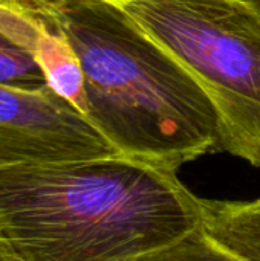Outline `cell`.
<instances>
[{
  "mask_svg": "<svg viewBox=\"0 0 260 261\" xmlns=\"http://www.w3.org/2000/svg\"><path fill=\"white\" fill-rule=\"evenodd\" d=\"M0 217L23 261H133L202 226L175 170L126 156L0 170Z\"/></svg>",
  "mask_w": 260,
  "mask_h": 261,
  "instance_id": "6da1fadb",
  "label": "cell"
},
{
  "mask_svg": "<svg viewBox=\"0 0 260 261\" xmlns=\"http://www.w3.org/2000/svg\"><path fill=\"white\" fill-rule=\"evenodd\" d=\"M31 2L72 46L84 116L121 156L178 171L218 148V115L207 93L120 5Z\"/></svg>",
  "mask_w": 260,
  "mask_h": 261,
  "instance_id": "7a4b0ae2",
  "label": "cell"
},
{
  "mask_svg": "<svg viewBox=\"0 0 260 261\" xmlns=\"http://www.w3.org/2000/svg\"><path fill=\"white\" fill-rule=\"evenodd\" d=\"M196 80L218 115V150L260 168V12L250 0L120 5Z\"/></svg>",
  "mask_w": 260,
  "mask_h": 261,
  "instance_id": "3957f363",
  "label": "cell"
},
{
  "mask_svg": "<svg viewBox=\"0 0 260 261\" xmlns=\"http://www.w3.org/2000/svg\"><path fill=\"white\" fill-rule=\"evenodd\" d=\"M115 156L103 133L49 86L0 84V170Z\"/></svg>",
  "mask_w": 260,
  "mask_h": 261,
  "instance_id": "277c9868",
  "label": "cell"
},
{
  "mask_svg": "<svg viewBox=\"0 0 260 261\" xmlns=\"http://www.w3.org/2000/svg\"><path fill=\"white\" fill-rule=\"evenodd\" d=\"M0 34L29 54L43 70L48 86L84 115L80 61L61 31L31 0H0Z\"/></svg>",
  "mask_w": 260,
  "mask_h": 261,
  "instance_id": "5b68a950",
  "label": "cell"
},
{
  "mask_svg": "<svg viewBox=\"0 0 260 261\" xmlns=\"http://www.w3.org/2000/svg\"><path fill=\"white\" fill-rule=\"evenodd\" d=\"M202 228L238 255L260 261V197L248 202L202 199Z\"/></svg>",
  "mask_w": 260,
  "mask_h": 261,
  "instance_id": "8992f818",
  "label": "cell"
},
{
  "mask_svg": "<svg viewBox=\"0 0 260 261\" xmlns=\"http://www.w3.org/2000/svg\"><path fill=\"white\" fill-rule=\"evenodd\" d=\"M133 261H250L216 242L202 226L181 240Z\"/></svg>",
  "mask_w": 260,
  "mask_h": 261,
  "instance_id": "52a82bcc",
  "label": "cell"
},
{
  "mask_svg": "<svg viewBox=\"0 0 260 261\" xmlns=\"http://www.w3.org/2000/svg\"><path fill=\"white\" fill-rule=\"evenodd\" d=\"M0 84L40 89L48 86L46 76L37 61L23 49L0 34Z\"/></svg>",
  "mask_w": 260,
  "mask_h": 261,
  "instance_id": "ba28073f",
  "label": "cell"
},
{
  "mask_svg": "<svg viewBox=\"0 0 260 261\" xmlns=\"http://www.w3.org/2000/svg\"><path fill=\"white\" fill-rule=\"evenodd\" d=\"M0 261H23L6 232L2 217H0Z\"/></svg>",
  "mask_w": 260,
  "mask_h": 261,
  "instance_id": "9c48e42d",
  "label": "cell"
},
{
  "mask_svg": "<svg viewBox=\"0 0 260 261\" xmlns=\"http://www.w3.org/2000/svg\"><path fill=\"white\" fill-rule=\"evenodd\" d=\"M250 2L253 3V6L260 12V0H250Z\"/></svg>",
  "mask_w": 260,
  "mask_h": 261,
  "instance_id": "30bf717a",
  "label": "cell"
},
{
  "mask_svg": "<svg viewBox=\"0 0 260 261\" xmlns=\"http://www.w3.org/2000/svg\"><path fill=\"white\" fill-rule=\"evenodd\" d=\"M104 2H110V3H115V5H121V3H124L127 0H104Z\"/></svg>",
  "mask_w": 260,
  "mask_h": 261,
  "instance_id": "8fae6325",
  "label": "cell"
}]
</instances>
